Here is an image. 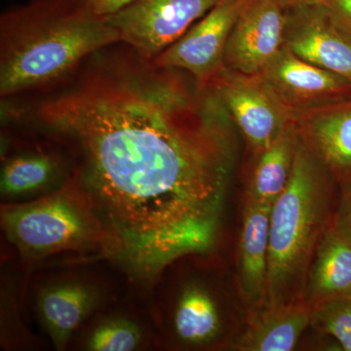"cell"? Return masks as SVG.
I'll return each instance as SVG.
<instances>
[{"label": "cell", "instance_id": "7c38bea8", "mask_svg": "<svg viewBox=\"0 0 351 351\" xmlns=\"http://www.w3.org/2000/svg\"><path fill=\"white\" fill-rule=\"evenodd\" d=\"M272 203L246 198L242 216L237 274L240 295L249 316L265 306L269 265V221Z\"/></svg>", "mask_w": 351, "mask_h": 351}, {"label": "cell", "instance_id": "ba28073f", "mask_svg": "<svg viewBox=\"0 0 351 351\" xmlns=\"http://www.w3.org/2000/svg\"><path fill=\"white\" fill-rule=\"evenodd\" d=\"M258 76L294 119L302 113L339 103L351 90L350 80L304 61L284 44Z\"/></svg>", "mask_w": 351, "mask_h": 351}, {"label": "cell", "instance_id": "cb8c5ba5", "mask_svg": "<svg viewBox=\"0 0 351 351\" xmlns=\"http://www.w3.org/2000/svg\"><path fill=\"white\" fill-rule=\"evenodd\" d=\"M284 8H294V7L314 5V4H321L324 0H281Z\"/></svg>", "mask_w": 351, "mask_h": 351}, {"label": "cell", "instance_id": "6da1fadb", "mask_svg": "<svg viewBox=\"0 0 351 351\" xmlns=\"http://www.w3.org/2000/svg\"><path fill=\"white\" fill-rule=\"evenodd\" d=\"M138 56L93 64L36 105L75 149L73 178L117 241L154 247L213 216L234 162V121L213 88Z\"/></svg>", "mask_w": 351, "mask_h": 351}, {"label": "cell", "instance_id": "44dd1931", "mask_svg": "<svg viewBox=\"0 0 351 351\" xmlns=\"http://www.w3.org/2000/svg\"><path fill=\"white\" fill-rule=\"evenodd\" d=\"M332 226L351 243V180L341 182V197L335 210Z\"/></svg>", "mask_w": 351, "mask_h": 351}, {"label": "cell", "instance_id": "d6986e66", "mask_svg": "<svg viewBox=\"0 0 351 351\" xmlns=\"http://www.w3.org/2000/svg\"><path fill=\"white\" fill-rule=\"evenodd\" d=\"M152 332L137 316L100 311L78 332V348L87 351H135L151 343Z\"/></svg>", "mask_w": 351, "mask_h": 351}, {"label": "cell", "instance_id": "4fadbf2b", "mask_svg": "<svg viewBox=\"0 0 351 351\" xmlns=\"http://www.w3.org/2000/svg\"><path fill=\"white\" fill-rule=\"evenodd\" d=\"M73 167L57 152L29 147L2 156L0 195L4 204L25 202L61 189Z\"/></svg>", "mask_w": 351, "mask_h": 351}, {"label": "cell", "instance_id": "9c48e42d", "mask_svg": "<svg viewBox=\"0 0 351 351\" xmlns=\"http://www.w3.org/2000/svg\"><path fill=\"white\" fill-rule=\"evenodd\" d=\"M209 85L225 104L256 156L271 144L286 124L295 120L270 95L258 75L223 68Z\"/></svg>", "mask_w": 351, "mask_h": 351}, {"label": "cell", "instance_id": "9a60e30c", "mask_svg": "<svg viewBox=\"0 0 351 351\" xmlns=\"http://www.w3.org/2000/svg\"><path fill=\"white\" fill-rule=\"evenodd\" d=\"M302 140L334 177L351 180V105L332 104L295 117Z\"/></svg>", "mask_w": 351, "mask_h": 351}, {"label": "cell", "instance_id": "e0dca14e", "mask_svg": "<svg viewBox=\"0 0 351 351\" xmlns=\"http://www.w3.org/2000/svg\"><path fill=\"white\" fill-rule=\"evenodd\" d=\"M351 297V243L330 226L321 239L307 276L304 301Z\"/></svg>", "mask_w": 351, "mask_h": 351}, {"label": "cell", "instance_id": "277c9868", "mask_svg": "<svg viewBox=\"0 0 351 351\" xmlns=\"http://www.w3.org/2000/svg\"><path fill=\"white\" fill-rule=\"evenodd\" d=\"M1 228L25 262L62 252L101 251L106 237L75 178L49 195L3 204Z\"/></svg>", "mask_w": 351, "mask_h": 351}, {"label": "cell", "instance_id": "603a6c76", "mask_svg": "<svg viewBox=\"0 0 351 351\" xmlns=\"http://www.w3.org/2000/svg\"><path fill=\"white\" fill-rule=\"evenodd\" d=\"M86 1L92 12L100 17H107L137 0H86Z\"/></svg>", "mask_w": 351, "mask_h": 351}, {"label": "cell", "instance_id": "7402d4cb", "mask_svg": "<svg viewBox=\"0 0 351 351\" xmlns=\"http://www.w3.org/2000/svg\"><path fill=\"white\" fill-rule=\"evenodd\" d=\"M323 5L339 29L351 32V0H324Z\"/></svg>", "mask_w": 351, "mask_h": 351}, {"label": "cell", "instance_id": "3957f363", "mask_svg": "<svg viewBox=\"0 0 351 351\" xmlns=\"http://www.w3.org/2000/svg\"><path fill=\"white\" fill-rule=\"evenodd\" d=\"M332 176L300 134L290 180L272 203L265 306L304 299L316 249L334 218Z\"/></svg>", "mask_w": 351, "mask_h": 351}, {"label": "cell", "instance_id": "5bb4252c", "mask_svg": "<svg viewBox=\"0 0 351 351\" xmlns=\"http://www.w3.org/2000/svg\"><path fill=\"white\" fill-rule=\"evenodd\" d=\"M167 311V331L182 346L208 348L216 345L223 336V316L218 300L202 281L182 284Z\"/></svg>", "mask_w": 351, "mask_h": 351}, {"label": "cell", "instance_id": "30bf717a", "mask_svg": "<svg viewBox=\"0 0 351 351\" xmlns=\"http://www.w3.org/2000/svg\"><path fill=\"white\" fill-rule=\"evenodd\" d=\"M285 20L281 0H246L226 44L225 68L258 75L282 48Z\"/></svg>", "mask_w": 351, "mask_h": 351}, {"label": "cell", "instance_id": "ffe728a7", "mask_svg": "<svg viewBox=\"0 0 351 351\" xmlns=\"http://www.w3.org/2000/svg\"><path fill=\"white\" fill-rule=\"evenodd\" d=\"M311 307V326L332 337L341 350L351 351V297L334 298Z\"/></svg>", "mask_w": 351, "mask_h": 351}, {"label": "cell", "instance_id": "5b68a950", "mask_svg": "<svg viewBox=\"0 0 351 351\" xmlns=\"http://www.w3.org/2000/svg\"><path fill=\"white\" fill-rule=\"evenodd\" d=\"M219 0H137L105 18L138 56L152 61L206 15Z\"/></svg>", "mask_w": 351, "mask_h": 351}, {"label": "cell", "instance_id": "7a4b0ae2", "mask_svg": "<svg viewBox=\"0 0 351 351\" xmlns=\"http://www.w3.org/2000/svg\"><path fill=\"white\" fill-rule=\"evenodd\" d=\"M120 43L86 0H32L0 19V96L43 91L73 78L82 62Z\"/></svg>", "mask_w": 351, "mask_h": 351}, {"label": "cell", "instance_id": "ac0fdd59", "mask_svg": "<svg viewBox=\"0 0 351 351\" xmlns=\"http://www.w3.org/2000/svg\"><path fill=\"white\" fill-rule=\"evenodd\" d=\"M299 141V127L293 120L258 154L246 198L274 203L283 193L292 174Z\"/></svg>", "mask_w": 351, "mask_h": 351}, {"label": "cell", "instance_id": "52a82bcc", "mask_svg": "<svg viewBox=\"0 0 351 351\" xmlns=\"http://www.w3.org/2000/svg\"><path fill=\"white\" fill-rule=\"evenodd\" d=\"M246 0H219L179 40L149 63L156 68L181 69L207 86L225 68L230 32Z\"/></svg>", "mask_w": 351, "mask_h": 351}, {"label": "cell", "instance_id": "2e32d148", "mask_svg": "<svg viewBox=\"0 0 351 351\" xmlns=\"http://www.w3.org/2000/svg\"><path fill=\"white\" fill-rule=\"evenodd\" d=\"M311 307L304 300L265 306L248 317V326L230 346L239 351H291L311 326Z\"/></svg>", "mask_w": 351, "mask_h": 351}, {"label": "cell", "instance_id": "8992f818", "mask_svg": "<svg viewBox=\"0 0 351 351\" xmlns=\"http://www.w3.org/2000/svg\"><path fill=\"white\" fill-rule=\"evenodd\" d=\"M108 294L98 279L76 274L39 284L34 308L39 324L57 350H66L88 321L106 308Z\"/></svg>", "mask_w": 351, "mask_h": 351}, {"label": "cell", "instance_id": "8fae6325", "mask_svg": "<svg viewBox=\"0 0 351 351\" xmlns=\"http://www.w3.org/2000/svg\"><path fill=\"white\" fill-rule=\"evenodd\" d=\"M284 45L298 57L351 82V38L323 3L285 9Z\"/></svg>", "mask_w": 351, "mask_h": 351}]
</instances>
